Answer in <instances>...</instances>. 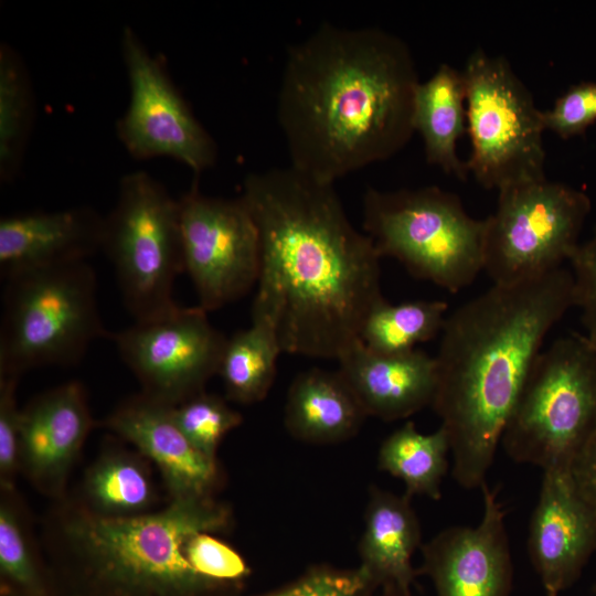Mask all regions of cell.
<instances>
[{
  "mask_svg": "<svg viewBox=\"0 0 596 596\" xmlns=\"http://www.w3.org/2000/svg\"><path fill=\"white\" fill-rule=\"evenodd\" d=\"M241 198L260 243L252 311L275 320L283 352L337 360L384 299L373 241L351 224L334 183L290 166L249 173Z\"/></svg>",
  "mask_w": 596,
  "mask_h": 596,
  "instance_id": "cell-1",
  "label": "cell"
},
{
  "mask_svg": "<svg viewBox=\"0 0 596 596\" xmlns=\"http://www.w3.org/2000/svg\"><path fill=\"white\" fill-rule=\"evenodd\" d=\"M409 46L375 26L322 23L287 51L277 119L290 167L338 179L400 152L415 132Z\"/></svg>",
  "mask_w": 596,
  "mask_h": 596,
  "instance_id": "cell-2",
  "label": "cell"
},
{
  "mask_svg": "<svg viewBox=\"0 0 596 596\" xmlns=\"http://www.w3.org/2000/svg\"><path fill=\"white\" fill-rule=\"evenodd\" d=\"M573 307L567 268L493 284L447 316L432 407L446 430L453 477L481 488L524 382L551 329Z\"/></svg>",
  "mask_w": 596,
  "mask_h": 596,
  "instance_id": "cell-3",
  "label": "cell"
},
{
  "mask_svg": "<svg viewBox=\"0 0 596 596\" xmlns=\"http://www.w3.org/2000/svg\"><path fill=\"white\" fill-rule=\"evenodd\" d=\"M231 524V510L214 496L171 500L139 517L106 519L66 494L46 519L45 547L72 562L106 596H213L236 588L199 574L185 543L195 532L223 533Z\"/></svg>",
  "mask_w": 596,
  "mask_h": 596,
  "instance_id": "cell-4",
  "label": "cell"
},
{
  "mask_svg": "<svg viewBox=\"0 0 596 596\" xmlns=\"http://www.w3.org/2000/svg\"><path fill=\"white\" fill-rule=\"evenodd\" d=\"M0 375L45 365L71 366L93 341L110 338L97 307L96 275L85 262L26 272L4 280Z\"/></svg>",
  "mask_w": 596,
  "mask_h": 596,
  "instance_id": "cell-5",
  "label": "cell"
},
{
  "mask_svg": "<svg viewBox=\"0 0 596 596\" xmlns=\"http://www.w3.org/2000/svg\"><path fill=\"white\" fill-rule=\"evenodd\" d=\"M363 230L381 257L450 292L470 286L483 270L485 219L469 215L460 198L436 185L363 196Z\"/></svg>",
  "mask_w": 596,
  "mask_h": 596,
  "instance_id": "cell-6",
  "label": "cell"
},
{
  "mask_svg": "<svg viewBox=\"0 0 596 596\" xmlns=\"http://www.w3.org/2000/svg\"><path fill=\"white\" fill-rule=\"evenodd\" d=\"M595 434L596 350L561 337L535 360L500 444L517 462L568 470Z\"/></svg>",
  "mask_w": 596,
  "mask_h": 596,
  "instance_id": "cell-7",
  "label": "cell"
},
{
  "mask_svg": "<svg viewBox=\"0 0 596 596\" xmlns=\"http://www.w3.org/2000/svg\"><path fill=\"white\" fill-rule=\"evenodd\" d=\"M102 251L111 262L135 322L173 312V286L184 272L179 199L146 171L125 174L104 216Z\"/></svg>",
  "mask_w": 596,
  "mask_h": 596,
  "instance_id": "cell-8",
  "label": "cell"
},
{
  "mask_svg": "<svg viewBox=\"0 0 596 596\" xmlns=\"http://www.w3.org/2000/svg\"><path fill=\"white\" fill-rule=\"evenodd\" d=\"M468 172L487 190L545 179L542 110L502 55L475 49L462 70Z\"/></svg>",
  "mask_w": 596,
  "mask_h": 596,
  "instance_id": "cell-9",
  "label": "cell"
},
{
  "mask_svg": "<svg viewBox=\"0 0 596 596\" xmlns=\"http://www.w3.org/2000/svg\"><path fill=\"white\" fill-rule=\"evenodd\" d=\"M590 209L584 191L547 178L498 191L485 219L483 272L496 285H513L563 267Z\"/></svg>",
  "mask_w": 596,
  "mask_h": 596,
  "instance_id": "cell-10",
  "label": "cell"
},
{
  "mask_svg": "<svg viewBox=\"0 0 596 596\" xmlns=\"http://www.w3.org/2000/svg\"><path fill=\"white\" fill-rule=\"evenodd\" d=\"M129 103L116 125L117 136L136 159L168 157L195 174L213 167L217 147L170 78L129 26L120 36Z\"/></svg>",
  "mask_w": 596,
  "mask_h": 596,
  "instance_id": "cell-11",
  "label": "cell"
},
{
  "mask_svg": "<svg viewBox=\"0 0 596 596\" xmlns=\"http://www.w3.org/2000/svg\"><path fill=\"white\" fill-rule=\"evenodd\" d=\"M184 272L205 311L247 295L260 272L259 233L241 196L203 194L195 180L179 199Z\"/></svg>",
  "mask_w": 596,
  "mask_h": 596,
  "instance_id": "cell-12",
  "label": "cell"
},
{
  "mask_svg": "<svg viewBox=\"0 0 596 596\" xmlns=\"http://www.w3.org/2000/svg\"><path fill=\"white\" fill-rule=\"evenodd\" d=\"M118 353L141 386V394L177 406L205 391L217 374L227 338L200 306L111 333Z\"/></svg>",
  "mask_w": 596,
  "mask_h": 596,
  "instance_id": "cell-13",
  "label": "cell"
},
{
  "mask_svg": "<svg viewBox=\"0 0 596 596\" xmlns=\"http://www.w3.org/2000/svg\"><path fill=\"white\" fill-rule=\"evenodd\" d=\"M480 489L483 511L477 525L449 526L421 546L417 571L432 581L436 596H510L505 512L496 491L487 483Z\"/></svg>",
  "mask_w": 596,
  "mask_h": 596,
  "instance_id": "cell-14",
  "label": "cell"
},
{
  "mask_svg": "<svg viewBox=\"0 0 596 596\" xmlns=\"http://www.w3.org/2000/svg\"><path fill=\"white\" fill-rule=\"evenodd\" d=\"M94 426L85 387L70 381L21 408L20 473L54 501L66 496L71 471Z\"/></svg>",
  "mask_w": 596,
  "mask_h": 596,
  "instance_id": "cell-15",
  "label": "cell"
},
{
  "mask_svg": "<svg viewBox=\"0 0 596 596\" xmlns=\"http://www.w3.org/2000/svg\"><path fill=\"white\" fill-rule=\"evenodd\" d=\"M528 552L546 596L568 588L596 553V511L579 494L568 470L543 471Z\"/></svg>",
  "mask_w": 596,
  "mask_h": 596,
  "instance_id": "cell-16",
  "label": "cell"
},
{
  "mask_svg": "<svg viewBox=\"0 0 596 596\" xmlns=\"http://www.w3.org/2000/svg\"><path fill=\"white\" fill-rule=\"evenodd\" d=\"M171 407L139 393L119 403L102 425L157 467L170 501L214 496L222 479L217 460L188 440Z\"/></svg>",
  "mask_w": 596,
  "mask_h": 596,
  "instance_id": "cell-17",
  "label": "cell"
},
{
  "mask_svg": "<svg viewBox=\"0 0 596 596\" xmlns=\"http://www.w3.org/2000/svg\"><path fill=\"white\" fill-rule=\"evenodd\" d=\"M337 361L338 373L366 416L392 422L432 406L437 386L436 361L419 349L380 354L360 339Z\"/></svg>",
  "mask_w": 596,
  "mask_h": 596,
  "instance_id": "cell-18",
  "label": "cell"
},
{
  "mask_svg": "<svg viewBox=\"0 0 596 596\" xmlns=\"http://www.w3.org/2000/svg\"><path fill=\"white\" fill-rule=\"evenodd\" d=\"M104 216L81 206L0 220V275L13 276L76 262L102 251Z\"/></svg>",
  "mask_w": 596,
  "mask_h": 596,
  "instance_id": "cell-19",
  "label": "cell"
},
{
  "mask_svg": "<svg viewBox=\"0 0 596 596\" xmlns=\"http://www.w3.org/2000/svg\"><path fill=\"white\" fill-rule=\"evenodd\" d=\"M412 498L372 486L359 541L358 570L376 589L409 587L418 571L413 555L422 546V531Z\"/></svg>",
  "mask_w": 596,
  "mask_h": 596,
  "instance_id": "cell-20",
  "label": "cell"
},
{
  "mask_svg": "<svg viewBox=\"0 0 596 596\" xmlns=\"http://www.w3.org/2000/svg\"><path fill=\"white\" fill-rule=\"evenodd\" d=\"M365 417L338 371H304L288 389L284 423L288 434L299 441L342 443L359 432Z\"/></svg>",
  "mask_w": 596,
  "mask_h": 596,
  "instance_id": "cell-21",
  "label": "cell"
},
{
  "mask_svg": "<svg viewBox=\"0 0 596 596\" xmlns=\"http://www.w3.org/2000/svg\"><path fill=\"white\" fill-rule=\"evenodd\" d=\"M413 126L423 139L426 161L465 181L469 172L457 153L458 140L467 132L462 71L441 63L427 81L418 83Z\"/></svg>",
  "mask_w": 596,
  "mask_h": 596,
  "instance_id": "cell-22",
  "label": "cell"
},
{
  "mask_svg": "<svg viewBox=\"0 0 596 596\" xmlns=\"http://www.w3.org/2000/svg\"><path fill=\"white\" fill-rule=\"evenodd\" d=\"M150 464L137 450L109 445L87 468L78 493L72 498L88 513L106 519L156 511L159 493Z\"/></svg>",
  "mask_w": 596,
  "mask_h": 596,
  "instance_id": "cell-23",
  "label": "cell"
},
{
  "mask_svg": "<svg viewBox=\"0 0 596 596\" xmlns=\"http://www.w3.org/2000/svg\"><path fill=\"white\" fill-rule=\"evenodd\" d=\"M281 352L275 320L252 311L251 327L227 338L223 351L217 374L226 398L244 405L263 401L275 381Z\"/></svg>",
  "mask_w": 596,
  "mask_h": 596,
  "instance_id": "cell-24",
  "label": "cell"
},
{
  "mask_svg": "<svg viewBox=\"0 0 596 596\" xmlns=\"http://www.w3.org/2000/svg\"><path fill=\"white\" fill-rule=\"evenodd\" d=\"M448 453L449 439L441 426L423 434L413 422H406L382 441L377 468L400 479L407 497L425 496L439 500L448 469Z\"/></svg>",
  "mask_w": 596,
  "mask_h": 596,
  "instance_id": "cell-25",
  "label": "cell"
},
{
  "mask_svg": "<svg viewBox=\"0 0 596 596\" xmlns=\"http://www.w3.org/2000/svg\"><path fill=\"white\" fill-rule=\"evenodd\" d=\"M447 310L448 304L443 300L393 305L384 298L366 316L360 339L375 353H405L441 332Z\"/></svg>",
  "mask_w": 596,
  "mask_h": 596,
  "instance_id": "cell-26",
  "label": "cell"
},
{
  "mask_svg": "<svg viewBox=\"0 0 596 596\" xmlns=\"http://www.w3.org/2000/svg\"><path fill=\"white\" fill-rule=\"evenodd\" d=\"M34 114L32 86L18 53L0 47V178L14 179L22 162Z\"/></svg>",
  "mask_w": 596,
  "mask_h": 596,
  "instance_id": "cell-27",
  "label": "cell"
},
{
  "mask_svg": "<svg viewBox=\"0 0 596 596\" xmlns=\"http://www.w3.org/2000/svg\"><path fill=\"white\" fill-rule=\"evenodd\" d=\"M35 542L17 490L0 493V571L12 584L39 594L42 587Z\"/></svg>",
  "mask_w": 596,
  "mask_h": 596,
  "instance_id": "cell-28",
  "label": "cell"
},
{
  "mask_svg": "<svg viewBox=\"0 0 596 596\" xmlns=\"http://www.w3.org/2000/svg\"><path fill=\"white\" fill-rule=\"evenodd\" d=\"M171 415L188 440L210 459L216 454L223 438L238 427L242 415L216 394L203 391L177 406Z\"/></svg>",
  "mask_w": 596,
  "mask_h": 596,
  "instance_id": "cell-29",
  "label": "cell"
},
{
  "mask_svg": "<svg viewBox=\"0 0 596 596\" xmlns=\"http://www.w3.org/2000/svg\"><path fill=\"white\" fill-rule=\"evenodd\" d=\"M185 553L199 574L225 586L237 587L251 574L244 557L215 533L199 531L191 534Z\"/></svg>",
  "mask_w": 596,
  "mask_h": 596,
  "instance_id": "cell-30",
  "label": "cell"
},
{
  "mask_svg": "<svg viewBox=\"0 0 596 596\" xmlns=\"http://www.w3.org/2000/svg\"><path fill=\"white\" fill-rule=\"evenodd\" d=\"M376 592L358 567L316 565L289 584L259 596H375Z\"/></svg>",
  "mask_w": 596,
  "mask_h": 596,
  "instance_id": "cell-31",
  "label": "cell"
},
{
  "mask_svg": "<svg viewBox=\"0 0 596 596\" xmlns=\"http://www.w3.org/2000/svg\"><path fill=\"white\" fill-rule=\"evenodd\" d=\"M545 130L562 139L583 135L596 121V82L571 85L553 106L542 110Z\"/></svg>",
  "mask_w": 596,
  "mask_h": 596,
  "instance_id": "cell-32",
  "label": "cell"
},
{
  "mask_svg": "<svg viewBox=\"0 0 596 596\" xmlns=\"http://www.w3.org/2000/svg\"><path fill=\"white\" fill-rule=\"evenodd\" d=\"M20 377L0 375V489H15L20 473L19 445L21 409L17 402Z\"/></svg>",
  "mask_w": 596,
  "mask_h": 596,
  "instance_id": "cell-33",
  "label": "cell"
},
{
  "mask_svg": "<svg viewBox=\"0 0 596 596\" xmlns=\"http://www.w3.org/2000/svg\"><path fill=\"white\" fill-rule=\"evenodd\" d=\"M573 278V307L579 309L586 333L596 350V225L593 235L581 243L568 262Z\"/></svg>",
  "mask_w": 596,
  "mask_h": 596,
  "instance_id": "cell-34",
  "label": "cell"
},
{
  "mask_svg": "<svg viewBox=\"0 0 596 596\" xmlns=\"http://www.w3.org/2000/svg\"><path fill=\"white\" fill-rule=\"evenodd\" d=\"M568 472L579 494L596 511V434L575 457Z\"/></svg>",
  "mask_w": 596,
  "mask_h": 596,
  "instance_id": "cell-35",
  "label": "cell"
},
{
  "mask_svg": "<svg viewBox=\"0 0 596 596\" xmlns=\"http://www.w3.org/2000/svg\"><path fill=\"white\" fill-rule=\"evenodd\" d=\"M375 596H413L409 587L389 585L380 588Z\"/></svg>",
  "mask_w": 596,
  "mask_h": 596,
  "instance_id": "cell-36",
  "label": "cell"
}]
</instances>
